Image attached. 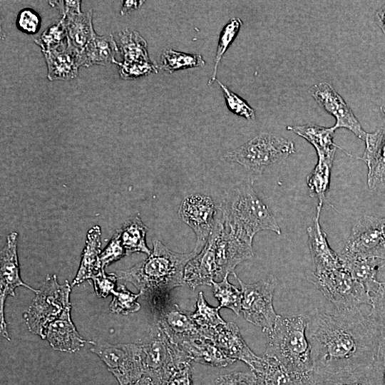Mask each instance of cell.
Listing matches in <instances>:
<instances>
[{
    "label": "cell",
    "mask_w": 385,
    "mask_h": 385,
    "mask_svg": "<svg viewBox=\"0 0 385 385\" xmlns=\"http://www.w3.org/2000/svg\"><path fill=\"white\" fill-rule=\"evenodd\" d=\"M343 267L348 271L354 279L362 284L372 297L381 282L376 279L379 269L385 261L376 258L340 257Z\"/></svg>",
    "instance_id": "d4e9b609"
},
{
    "label": "cell",
    "mask_w": 385,
    "mask_h": 385,
    "mask_svg": "<svg viewBox=\"0 0 385 385\" xmlns=\"http://www.w3.org/2000/svg\"><path fill=\"white\" fill-rule=\"evenodd\" d=\"M61 18L66 26L68 38L79 50H82L96 34L93 26L92 9L68 14Z\"/></svg>",
    "instance_id": "f546056e"
},
{
    "label": "cell",
    "mask_w": 385,
    "mask_h": 385,
    "mask_svg": "<svg viewBox=\"0 0 385 385\" xmlns=\"http://www.w3.org/2000/svg\"><path fill=\"white\" fill-rule=\"evenodd\" d=\"M179 346L192 361L202 364L225 367L235 361L227 356L211 340L205 338L184 342Z\"/></svg>",
    "instance_id": "484cf974"
},
{
    "label": "cell",
    "mask_w": 385,
    "mask_h": 385,
    "mask_svg": "<svg viewBox=\"0 0 385 385\" xmlns=\"http://www.w3.org/2000/svg\"><path fill=\"white\" fill-rule=\"evenodd\" d=\"M71 285L68 280L60 284L56 274L47 275L25 314L29 330L46 339L48 325L56 319L68 306Z\"/></svg>",
    "instance_id": "ba28073f"
},
{
    "label": "cell",
    "mask_w": 385,
    "mask_h": 385,
    "mask_svg": "<svg viewBox=\"0 0 385 385\" xmlns=\"http://www.w3.org/2000/svg\"><path fill=\"white\" fill-rule=\"evenodd\" d=\"M91 280L96 295L105 298L115 290L118 277L115 272L106 274L105 270H101Z\"/></svg>",
    "instance_id": "f6af8a7d"
},
{
    "label": "cell",
    "mask_w": 385,
    "mask_h": 385,
    "mask_svg": "<svg viewBox=\"0 0 385 385\" xmlns=\"http://www.w3.org/2000/svg\"><path fill=\"white\" fill-rule=\"evenodd\" d=\"M121 78L130 80L158 72L156 65L152 61H123L116 63Z\"/></svg>",
    "instance_id": "b9f144b4"
},
{
    "label": "cell",
    "mask_w": 385,
    "mask_h": 385,
    "mask_svg": "<svg viewBox=\"0 0 385 385\" xmlns=\"http://www.w3.org/2000/svg\"><path fill=\"white\" fill-rule=\"evenodd\" d=\"M205 62L201 55L185 53L173 49L165 50L161 56L160 68L172 73L189 68L199 67Z\"/></svg>",
    "instance_id": "e575fe53"
},
{
    "label": "cell",
    "mask_w": 385,
    "mask_h": 385,
    "mask_svg": "<svg viewBox=\"0 0 385 385\" xmlns=\"http://www.w3.org/2000/svg\"><path fill=\"white\" fill-rule=\"evenodd\" d=\"M153 323L158 325L169 340L177 345L205 338L202 328L192 319L191 312L184 311L170 299V295L149 304Z\"/></svg>",
    "instance_id": "8fae6325"
},
{
    "label": "cell",
    "mask_w": 385,
    "mask_h": 385,
    "mask_svg": "<svg viewBox=\"0 0 385 385\" xmlns=\"http://www.w3.org/2000/svg\"><path fill=\"white\" fill-rule=\"evenodd\" d=\"M178 214L180 218L193 230L196 235L193 251L199 253L215 224L217 212L213 201L207 195H190L183 200Z\"/></svg>",
    "instance_id": "5bb4252c"
},
{
    "label": "cell",
    "mask_w": 385,
    "mask_h": 385,
    "mask_svg": "<svg viewBox=\"0 0 385 385\" xmlns=\"http://www.w3.org/2000/svg\"><path fill=\"white\" fill-rule=\"evenodd\" d=\"M127 255L126 251L122 245L118 229L112 238L101 252L100 260L103 270L111 263L116 262Z\"/></svg>",
    "instance_id": "7bdbcfd3"
},
{
    "label": "cell",
    "mask_w": 385,
    "mask_h": 385,
    "mask_svg": "<svg viewBox=\"0 0 385 385\" xmlns=\"http://www.w3.org/2000/svg\"><path fill=\"white\" fill-rule=\"evenodd\" d=\"M250 371L257 378V385H314V371L294 372L289 370L274 358L260 357Z\"/></svg>",
    "instance_id": "ac0fdd59"
},
{
    "label": "cell",
    "mask_w": 385,
    "mask_h": 385,
    "mask_svg": "<svg viewBox=\"0 0 385 385\" xmlns=\"http://www.w3.org/2000/svg\"><path fill=\"white\" fill-rule=\"evenodd\" d=\"M306 318L315 373L334 374L372 366L381 334L359 308L330 312L315 309Z\"/></svg>",
    "instance_id": "6da1fadb"
},
{
    "label": "cell",
    "mask_w": 385,
    "mask_h": 385,
    "mask_svg": "<svg viewBox=\"0 0 385 385\" xmlns=\"http://www.w3.org/2000/svg\"><path fill=\"white\" fill-rule=\"evenodd\" d=\"M191 364L175 370L165 385H194Z\"/></svg>",
    "instance_id": "c3c4849f"
},
{
    "label": "cell",
    "mask_w": 385,
    "mask_h": 385,
    "mask_svg": "<svg viewBox=\"0 0 385 385\" xmlns=\"http://www.w3.org/2000/svg\"><path fill=\"white\" fill-rule=\"evenodd\" d=\"M118 40L124 61H151L147 43L138 31L128 29L123 30L118 34Z\"/></svg>",
    "instance_id": "d6a6232c"
},
{
    "label": "cell",
    "mask_w": 385,
    "mask_h": 385,
    "mask_svg": "<svg viewBox=\"0 0 385 385\" xmlns=\"http://www.w3.org/2000/svg\"><path fill=\"white\" fill-rule=\"evenodd\" d=\"M216 81L221 87L227 107L232 113L247 120H254L255 118L254 109L244 99L231 91L227 86L217 79H216Z\"/></svg>",
    "instance_id": "60d3db41"
},
{
    "label": "cell",
    "mask_w": 385,
    "mask_h": 385,
    "mask_svg": "<svg viewBox=\"0 0 385 385\" xmlns=\"http://www.w3.org/2000/svg\"><path fill=\"white\" fill-rule=\"evenodd\" d=\"M215 385H257L255 373L234 371L216 378Z\"/></svg>",
    "instance_id": "bcb514c9"
},
{
    "label": "cell",
    "mask_w": 385,
    "mask_h": 385,
    "mask_svg": "<svg viewBox=\"0 0 385 385\" xmlns=\"http://www.w3.org/2000/svg\"><path fill=\"white\" fill-rule=\"evenodd\" d=\"M34 40L41 47L42 52L58 48L67 40L63 19L61 18L53 21Z\"/></svg>",
    "instance_id": "74e56055"
},
{
    "label": "cell",
    "mask_w": 385,
    "mask_h": 385,
    "mask_svg": "<svg viewBox=\"0 0 385 385\" xmlns=\"http://www.w3.org/2000/svg\"><path fill=\"white\" fill-rule=\"evenodd\" d=\"M81 1H50L48 3L55 9H58L61 16L68 14L81 13Z\"/></svg>",
    "instance_id": "681fc988"
},
{
    "label": "cell",
    "mask_w": 385,
    "mask_h": 385,
    "mask_svg": "<svg viewBox=\"0 0 385 385\" xmlns=\"http://www.w3.org/2000/svg\"><path fill=\"white\" fill-rule=\"evenodd\" d=\"M118 230L127 255L134 252H143L148 256L150 255L151 250L147 246L145 240L148 227L138 215L126 220Z\"/></svg>",
    "instance_id": "4dcf8cb0"
},
{
    "label": "cell",
    "mask_w": 385,
    "mask_h": 385,
    "mask_svg": "<svg viewBox=\"0 0 385 385\" xmlns=\"http://www.w3.org/2000/svg\"><path fill=\"white\" fill-rule=\"evenodd\" d=\"M242 294L241 314L247 322L260 327L264 332L270 331L278 317L273 306V296L277 279L272 274L252 283L245 284L236 274Z\"/></svg>",
    "instance_id": "9c48e42d"
},
{
    "label": "cell",
    "mask_w": 385,
    "mask_h": 385,
    "mask_svg": "<svg viewBox=\"0 0 385 385\" xmlns=\"http://www.w3.org/2000/svg\"><path fill=\"white\" fill-rule=\"evenodd\" d=\"M183 279L192 289L201 285L212 286V281L220 279L214 241L210 235L201 251L185 265Z\"/></svg>",
    "instance_id": "d6986e66"
},
{
    "label": "cell",
    "mask_w": 385,
    "mask_h": 385,
    "mask_svg": "<svg viewBox=\"0 0 385 385\" xmlns=\"http://www.w3.org/2000/svg\"><path fill=\"white\" fill-rule=\"evenodd\" d=\"M371 309L368 315L385 339V282H381L371 297Z\"/></svg>",
    "instance_id": "ab89813d"
},
{
    "label": "cell",
    "mask_w": 385,
    "mask_h": 385,
    "mask_svg": "<svg viewBox=\"0 0 385 385\" xmlns=\"http://www.w3.org/2000/svg\"><path fill=\"white\" fill-rule=\"evenodd\" d=\"M306 330V316L279 315L273 328L266 332L265 356L275 359L292 371H313L311 349Z\"/></svg>",
    "instance_id": "277c9868"
},
{
    "label": "cell",
    "mask_w": 385,
    "mask_h": 385,
    "mask_svg": "<svg viewBox=\"0 0 385 385\" xmlns=\"http://www.w3.org/2000/svg\"><path fill=\"white\" fill-rule=\"evenodd\" d=\"M112 295L109 307L113 313L126 315L136 312L140 309V304L137 302V299L142 296V294L130 292L125 284L119 285Z\"/></svg>",
    "instance_id": "f35d334b"
},
{
    "label": "cell",
    "mask_w": 385,
    "mask_h": 385,
    "mask_svg": "<svg viewBox=\"0 0 385 385\" xmlns=\"http://www.w3.org/2000/svg\"><path fill=\"white\" fill-rule=\"evenodd\" d=\"M17 238L16 232H11L6 237V242L1 251L0 269V332L6 339L10 341L7 325L4 317V304L6 297H15V289L24 287L36 293L35 289L22 281L20 276L17 255Z\"/></svg>",
    "instance_id": "9a60e30c"
},
{
    "label": "cell",
    "mask_w": 385,
    "mask_h": 385,
    "mask_svg": "<svg viewBox=\"0 0 385 385\" xmlns=\"http://www.w3.org/2000/svg\"><path fill=\"white\" fill-rule=\"evenodd\" d=\"M218 307L210 306L205 299L202 292L197 294L196 309L191 313L194 322L201 328L214 329L225 324V321L220 317Z\"/></svg>",
    "instance_id": "d590c367"
},
{
    "label": "cell",
    "mask_w": 385,
    "mask_h": 385,
    "mask_svg": "<svg viewBox=\"0 0 385 385\" xmlns=\"http://www.w3.org/2000/svg\"><path fill=\"white\" fill-rule=\"evenodd\" d=\"M376 22L385 34V3L375 14Z\"/></svg>",
    "instance_id": "816d5d0a"
},
{
    "label": "cell",
    "mask_w": 385,
    "mask_h": 385,
    "mask_svg": "<svg viewBox=\"0 0 385 385\" xmlns=\"http://www.w3.org/2000/svg\"><path fill=\"white\" fill-rule=\"evenodd\" d=\"M119 49L112 34H96L81 50L82 66H106L111 63L116 64L118 61L115 56L120 52Z\"/></svg>",
    "instance_id": "4316f807"
},
{
    "label": "cell",
    "mask_w": 385,
    "mask_h": 385,
    "mask_svg": "<svg viewBox=\"0 0 385 385\" xmlns=\"http://www.w3.org/2000/svg\"><path fill=\"white\" fill-rule=\"evenodd\" d=\"M71 309V306L66 307L46 328V339L54 350L73 353L88 342L81 337L72 322Z\"/></svg>",
    "instance_id": "603a6c76"
},
{
    "label": "cell",
    "mask_w": 385,
    "mask_h": 385,
    "mask_svg": "<svg viewBox=\"0 0 385 385\" xmlns=\"http://www.w3.org/2000/svg\"><path fill=\"white\" fill-rule=\"evenodd\" d=\"M144 1L127 0L124 1L120 14L123 16L130 11L138 9L144 3Z\"/></svg>",
    "instance_id": "f907efd6"
},
{
    "label": "cell",
    "mask_w": 385,
    "mask_h": 385,
    "mask_svg": "<svg viewBox=\"0 0 385 385\" xmlns=\"http://www.w3.org/2000/svg\"><path fill=\"white\" fill-rule=\"evenodd\" d=\"M219 212L226 224L252 241L262 230L281 234L276 219L254 190L251 179L235 184L225 192Z\"/></svg>",
    "instance_id": "3957f363"
},
{
    "label": "cell",
    "mask_w": 385,
    "mask_h": 385,
    "mask_svg": "<svg viewBox=\"0 0 385 385\" xmlns=\"http://www.w3.org/2000/svg\"><path fill=\"white\" fill-rule=\"evenodd\" d=\"M287 130L307 140L315 148L317 155H332L336 153L337 148L342 149L334 143L335 130L314 123L301 125H291Z\"/></svg>",
    "instance_id": "f1b7e54d"
},
{
    "label": "cell",
    "mask_w": 385,
    "mask_h": 385,
    "mask_svg": "<svg viewBox=\"0 0 385 385\" xmlns=\"http://www.w3.org/2000/svg\"><path fill=\"white\" fill-rule=\"evenodd\" d=\"M101 230L98 225L93 226L87 232L86 240L83 250L81 263L71 287L91 279L102 269L100 260Z\"/></svg>",
    "instance_id": "cb8c5ba5"
},
{
    "label": "cell",
    "mask_w": 385,
    "mask_h": 385,
    "mask_svg": "<svg viewBox=\"0 0 385 385\" xmlns=\"http://www.w3.org/2000/svg\"><path fill=\"white\" fill-rule=\"evenodd\" d=\"M315 101L336 119L332 128L336 130L344 128L349 130L357 138L365 140V132L351 108L343 98L327 82H320L313 85L309 90Z\"/></svg>",
    "instance_id": "2e32d148"
},
{
    "label": "cell",
    "mask_w": 385,
    "mask_h": 385,
    "mask_svg": "<svg viewBox=\"0 0 385 385\" xmlns=\"http://www.w3.org/2000/svg\"><path fill=\"white\" fill-rule=\"evenodd\" d=\"M242 21L239 18L230 19L223 27L219 37L217 52L215 58L212 74L207 82V85H211L216 81V76L219 63L222 56L227 50L228 47L232 43L238 34Z\"/></svg>",
    "instance_id": "8d00e7d4"
},
{
    "label": "cell",
    "mask_w": 385,
    "mask_h": 385,
    "mask_svg": "<svg viewBox=\"0 0 385 385\" xmlns=\"http://www.w3.org/2000/svg\"><path fill=\"white\" fill-rule=\"evenodd\" d=\"M202 332L227 356L245 362L250 369L260 359L247 346L234 322H226L214 329L202 328Z\"/></svg>",
    "instance_id": "e0dca14e"
},
{
    "label": "cell",
    "mask_w": 385,
    "mask_h": 385,
    "mask_svg": "<svg viewBox=\"0 0 385 385\" xmlns=\"http://www.w3.org/2000/svg\"><path fill=\"white\" fill-rule=\"evenodd\" d=\"M210 236L214 241L220 279L234 275L235 267L253 256L252 241L227 225L219 212Z\"/></svg>",
    "instance_id": "30bf717a"
},
{
    "label": "cell",
    "mask_w": 385,
    "mask_h": 385,
    "mask_svg": "<svg viewBox=\"0 0 385 385\" xmlns=\"http://www.w3.org/2000/svg\"><path fill=\"white\" fill-rule=\"evenodd\" d=\"M197 255L194 251L180 253L170 250L155 240L150 255L126 270H118V279L133 284L148 304L170 295V292L184 282V270L188 261Z\"/></svg>",
    "instance_id": "7a4b0ae2"
},
{
    "label": "cell",
    "mask_w": 385,
    "mask_h": 385,
    "mask_svg": "<svg viewBox=\"0 0 385 385\" xmlns=\"http://www.w3.org/2000/svg\"><path fill=\"white\" fill-rule=\"evenodd\" d=\"M16 24L21 31L27 34H34L41 28V19L40 15L34 9L24 8L19 12Z\"/></svg>",
    "instance_id": "ee69618b"
},
{
    "label": "cell",
    "mask_w": 385,
    "mask_h": 385,
    "mask_svg": "<svg viewBox=\"0 0 385 385\" xmlns=\"http://www.w3.org/2000/svg\"><path fill=\"white\" fill-rule=\"evenodd\" d=\"M381 111L383 112V113H384V115H385V105L382 106L381 108Z\"/></svg>",
    "instance_id": "f5cc1de1"
},
{
    "label": "cell",
    "mask_w": 385,
    "mask_h": 385,
    "mask_svg": "<svg viewBox=\"0 0 385 385\" xmlns=\"http://www.w3.org/2000/svg\"><path fill=\"white\" fill-rule=\"evenodd\" d=\"M46 59L50 81L71 80L78 73V68L82 66L81 50L76 48L67 40L58 48L43 51Z\"/></svg>",
    "instance_id": "44dd1931"
},
{
    "label": "cell",
    "mask_w": 385,
    "mask_h": 385,
    "mask_svg": "<svg viewBox=\"0 0 385 385\" xmlns=\"http://www.w3.org/2000/svg\"><path fill=\"white\" fill-rule=\"evenodd\" d=\"M376 385H385V339H381L371 366Z\"/></svg>",
    "instance_id": "7dc6e473"
},
{
    "label": "cell",
    "mask_w": 385,
    "mask_h": 385,
    "mask_svg": "<svg viewBox=\"0 0 385 385\" xmlns=\"http://www.w3.org/2000/svg\"><path fill=\"white\" fill-rule=\"evenodd\" d=\"M314 374V385H376L371 366L334 374Z\"/></svg>",
    "instance_id": "1f68e13d"
},
{
    "label": "cell",
    "mask_w": 385,
    "mask_h": 385,
    "mask_svg": "<svg viewBox=\"0 0 385 385\" xmlns=\"http://www.w3.org/2000/svg\"><path fill=\"white\" fill-rule=\"evenodd\" d=\"M306 277L334 305L336 310L371 304V296L366 287L354 279L343 267L321 272L307 270Z\"/></svg>",
    "instance_id": "52a82bcc"
},
{
    "label": "cell",
    "mask_w": 385,
    "mask_h": 385,
    "mask_svg": "<svg viewBox=\"0 0 385 385\" xmlns=\"http://www.w3.org/2000/svg\"><path fill=\"white\" fill-rule=\"evenodd\" d=\"M317 156L316 166L306 178L309 195L318 199L319 205L327 204L336 210L326 197L329 188L331 171L335 154L317 155Z\"/></svg>",
    "instance_id": "83f0119b"
},
{
    "label": "cell",
    "mask_w": 385,
    "mask_h": 385,
    "mask_svg": "<svg viewBox=\"0 0 385 385\" xmlns=\"http://www.w3.org/2000/svg\"><path fill=\"white\" fill-rule=\"evenodd\" d=\"M89 343L92 344L90 350L104 362L119 385H131L143 376L138 343Z\"/></svg>",
    "instance_id": "4fadbf2b"
},
{
    "label": "cell",
    "mask_w": 385,
    "mask_h": 385,
    "mask_svg": "<svg viewBox=\"0 0 385 385\" xmlns=\"http://www.w3.org/2000/svg\"><path fill=\"white\" fill-rule=\"evenodd\" d=\"M295 153L292 141L274 133L262 132L241 146L227 152L224 158L242 166L257 178L266 168Z\"/></svg>",
    "instance_id": "8992f818"
},
{
    "label": "cell",
    "mask_w": 385,
    "mask_h": 385,
    "mask_svg": "<svg viewBox=\"0 0 385 385\" xmlns=\"http://www.w3.org/2000/svg\"><path fill=\"white\" fill-rule=\"evenodd\" d=\"M366 148L362 157L368 168L367 185L374 190L385 188V125L373 133H367Z\"/></svg>",
    "instance_id": "ffe728a7"
},
{
    "label": "cell",
    "mask_w": 385,
    "mask_h": 385,
    "mask_svg": "<svg viewBox=\"0 0 385 385\" xmlns=\"http://www.w3.org/2000/svg\"><path fill=\"white\" fill-rule=\"evenodd\" d=\"M339 256L371 257L385 261V217L361 216L352 227Z\"/></svg>",
    "instance_id": "7c38bea8"
},
{
    "label": "cell",
    "mask_w": 385,
    "mask_h": 385,
    "mask_svg": "<svg viewBox=\"0 0 385 385\" xmlns=\"http://www.w3.org/2000/svg\"><path fill=\"white\" fill-rule=\"evenodd\" d=\"M138 345L143 375L149 377L154 385H165L175 370L192 362L154 323Z\"/></svg>",
    "instance_id": "5b68a950"
},
{
    "label": "cell",
    "mask_w": 385,
    "mask_h": 385,
    "mask_svg": "<svg viewBox=\"0 0 385 385\" xmlns=\"http://www.w3.org/2000/svg\"><path fill=\"white\" fill-rule=\"evenodd\" d=\"M322 205L317 207L314 225L307 228L308 245L315 271L321 272L342 267L339 255L329 246L326 233L322 230L320 222V212Z\"/></svg>",
    "instance_id": "7402d4cb"
},
{
    "label": "cell",
    "mask_w": 385,
    "mask_h": 385,
    "mask_svg": "<svg viewBox=\"0 0 385 385\" xmlns=\"http://www.w3.org/2000/svg\"><path fill=\"white\" fill-rule=\"evenodd\" d=\"M226 275L220 282L212 281V287L214 297L218 300V309L227 308L237 316L241 314L242 294L241 289L230 284Z\"/></svg>",
    "instance_id": "836d02e7"
}]
</instances>
